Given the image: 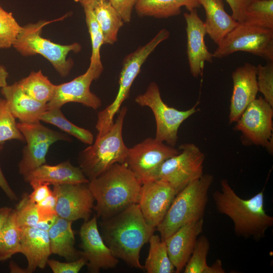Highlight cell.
<instances>
[{
    "instance_id": "8",
    "label": "cell",
    "mask_w": 273,
    "mask_h": 273,
    "mask_svg": "<svg viewBox=\"0 0 273 273\" xmlns=\"http://www.w3.org/2000/svg\"><path fill=\"white\" fill-rule=\"evenodd\" d=\"M217 46L214 58L220 59L237 52H245L273 61V29L238 22Z\"/></svg>"
},
{
    "instance_id": "46",
    "label": "cell",
    "mask_w": 273,
    "mask_h": 273,
    "mask_svg": "<svg viewBox=\"0 0 273 273\" xmlns=\"http://www.w3.org/2000/svg\"><path fill=\"white\" fill-rule=\"evenodd\" d=\"M12 210V209L8 207L0 208V233Z\"/></svg>"
},
{
    "instance_id": "33",
    "label": "cell",
    "mask_w": 273,
    "mask_h": 273,
    "mask_svg": "<svg viewBox=\"0 0 273 273\" xmlns=\"http://www.w3.org/2000/svg\"><path fill=\"white\" fill-rule=\"evenodd\" d=\"M243 22L273 29V0H254L247 8Z\"/></svg>"
},
{
    "instance_id": "19",
    "label": "cell",
    "mask_w": 273,
    "mask_h": 273,
    "mask_svg": "<svg viewBox=\"0 0 273 273\" xmlns=\"http://www.w3.org/2000/svg\"><path fill=\"white\" fill-rule=\"evenodd\" d=\"M232 77L233 89L229 116L230 123L238 121L258 92L257 67L254 65L245 63L233 71Z\"/></svg>"
},
{
    "instance_id": "25",
    "label": "cell",
    "mask_w": 273,
    "mask_h": 273,
    "mask_svg": "<svg viewBox=\"0 0 273 273\" xmlns=\"http://www.w3.org/2000/svg\"><path fill=\"white\" fill-rule=\"evenodd\" d=\"M73 221L58 216L48 231L51 253L73 261L81 257L74 247L75 237L72 229Z\"/></svg>"
},
{
    "instance_id": "34",
    "label": "cell",
    "mask_w": 273,
    "mask_h": 273,
    "mask_svg": "<svg viewBox=\"0 0 273 273\" xmlns=\"http://www.w3.org/2000/svg\"><path fill=\"white\" fill-rule=\"evenodd\" d=\"M13 140L25 142L7 101L0 98V143Z\"/></svg>"
},
{
    "instance_id": "42",
    "label": "cell",
    "mask_w": 273,
    "mask_h": 273,
    "mask_svg": "<svg viewBox=\"0 0 273 273\" xmlns=\"http://www.w3.org/2000/svg\"><path fill=\"white\" fill-rule=\"evenodd\" d=\"M33 191L29 194L31 201L37 203L48 196L52 191L49 187V184L41 182H32L30 183Z\"/></svg>"
},
{
    "instance_id": "2",
    "label": "cell",
    "mask_w": 273,
    "mask_h": 273,
    "mask_svg": "<svg viewBox=\"0 0 273 273\" xmlns=\"http://www.w3.org/2000/svg\"><path fill=\"white\" fill-rule=\"evenodd\" d=\"M264 188L252 197L244 199L223 179L220 181V190L213 193L217 211L232 220L236 236L259 241L273 226V217L264 208Z\"/></svg>"
},
{
    "instance_id": "20",
    "label": "cell",
    "mask_w": 273,
    "mask_h": 273,
    "mask_svg": "<svg viewBox=\"0 0 273 273\" xmlns=\"http://www.w3.org/2000/svg\"><path fill=\"white\" fill-rule=\"evenodd\" d=\"M204 219L185 224L164 241L175 272L183 270L190 259L198 236L202 232Z\"/></svg>"
},
{
    "instance_id": "44",
    "label": "cell",
    "mask_w": 273,
    "mask_h": 273,
    "mask_svg": "<svg viewBox=\"0 0 273 273\" xmlns=\"http://www.w3.org/2000/svg\"><path fill=\"white\" fill-rule=\"evenodd\" d=\"M3 143H0V153L3 148ZM0 188L4 191L5 195L11 201H16L18 197L16 193L9 185L6 179L0 165Z\"/></svg>"
},
{
    "instance_id": "10",
    "label": "cell",
    "mask_w": 273,
    "mask_h": 273,
    "mask_svg": "<svg viewBox=\"0 0 273 273\" xmlns=\"http://www.w3.org/2000/svg\"><path fill=\"white\" fill-rule=\"evenodd\" d=\"M180 152L164 161L153 180L165 181L178 193L190 182L203 174L204 154L195 144L186 143L179 147Z\"/></svg>"
},
{
    "instance_id": "12",
    "label": "cell",
    "mask_w": 273,
    "mask_h": 273,
    "mask_svg": "<svg viewBox=\"0 0 273 273\" xmlns=\"http://www.w3.org/2000/svg\"><path fill=\"white\" fill-rule=\"evenodd\" d=\"M179 152L155 138H147L128 148L125 163L143 184L153 180L163 162Z\"/></svg>"
},
{
    "instance_id": "7",
    "label": "cell",
    "mask_w": 273,
    "mask_h": 273,
    "mask_svg": "<svg viewBox=\"0 0 273 273\" xmlns=\"http://www.w3.org/2000/svg\"><path fill=\"white\" fill-rule=\"evenodd\" d=\"M50 22L44 20L22 26L13 47L24 56L40 55L47 59L62 77L67 76L73 65L71 59H67L70 52L78 53L81 45L74 42L62 45L41 36L42 28Z\"/></svg>"
},
{
    "instance_id": "11",
    "label": "cell",
    "mask_w": 273,
    "mask_h": 273,
    "mask_svg": "<svg viewBox=\"0 0 273 273\" xmlns=\"http://www.w3.org/2000/svg\"><path fill=\"white\" fill-rule=\"evenodd\" d=\"M26 144L18 163V170L23 176L46 163L50 147L58 141L70 142L71 139L64 133L42 125L40 121L34 123H17Z\"/></svg>"
},
{
    "instance_id": "17",
    "label": "cell",
    "mask_w": 273,
    "mask_h": 273,
    "mask_svg": "<svg viewBox=\"0 0 273 273\" xmlns=\"http://www.w3.org/2000/svg\"><path fill=\"white\" fill-rule=\"evenodd\" d=\"M177 193L163 180H152L143 184L138 204L146 222L156 229Z\"/></svg>"
},
{
    "instance_id": "6",
    "label": "cell",
    "mask_w": 273,
    "mask_h": 273,
    "mask_svg": "<svg viewBox=\"0 0 273 273\" xmlns=\"http://www.w3.org/2000/svg\"><path fill=\"white\" fill-rule=\"evenodd\" d=\"M169 35L168 30L161 29L150 41L139 47L123 59L116 98L111 104L98 114L96 124L98 136L104 135L113 125L114 116L119 112L123 102L129 97L131 86L140 72L142 65L157 47L168 39Z\"/></svg>"
},
{
    "instance_id": "23",
    "label": "cell",
    "mask_w": 273,
    "mask_h": 273,
    "mask_svg": "<svg viewBox=\"0 0 273 273\" xmlns=\"http://www.w3.org/2000/svg\"><path fill=\"white\" fill-rule=\"evenodd\" d=\"M23 178L29 184L41 182L53 186L87 184L89 181L80 167L74 166L68 160L54 165L45 163L24 175Z\"/></svg>"
},
{
    "instance_id": "37",
    "label": "cell",
    "mask_w": 273,
    "mask_h": 273,
    "mask_svg": "<svg viewBox=\"0 0 273 273\" xmlns=\"http://www.w3.org/2000/svg\"><path fill=\"white\" fill-rule=\"evenodd\" d=\"M14 210L17 222L20 228L35 227L39 221L37 205L30 201L27 193L23 194Z\"/></svg>"
},
{
    "instance_id": "28",
    "label": "cell",
    "mask_w": 273,
    "mask_h": 273,
    "mask_svg": "<svg viewBox=\"0 0 273 273\" xmlns=\"http://www.w3.org/2000/svg\"><path fill=\"white\" fill-rule=\"evenodd\" d=\"M210 243L205 236L197 239L192 255L184 268L185 273H224L220 260L217 259L211 266L207 263Z\"/></svg>"
},
{
    "instance_id": "32",
    "label": "cell",
    "mask_w": 273,
    "mask_h": 273,
    "mask_svg": "<svg viewBox=\"0 0 273 273\" xmlns=\"http://www.w3.org/2000/svg\"><path fill=\"white\" fill-rule=\"evenodd\" d=\"M40 120L56 126L84 144L90 145L94 142L92 132L70 122L62 113L61 108L48 109L41 115Z\"/></svg>"
},
{
    "instance_id": "48",
    "label": "cell",
    "mask_w": 273,
    "mask_h": 273,
    "mask_svg": "<svg viewBox=\"0 0 273 273\" xmlns=\"http://www.w3.org/2000/svg\"><path fill=\"white\" fill-rule=\"evenodd\" d=\"M8 77V72L6 68L0 65V88L6 86L7 84V78Z\"/></svg>"
},
{
    "instance_id": "41",
    "label": "cell",
    "mask_w": 273,
    "mask_h": 273,
    "mask_svg": "<svg viewBox=\"0 0 273 273\" xmlns=\"http://www.w3.org/2000/svg\"><path fill=\"white\" fill-rule=\"evenodd\" d=\"M36 205L39 219L47 216L57 215L56 211V197L53 191L46 198L36 203Z\"/></svg>"
},
{
    "instance_id": "1",
    "label": "cell",
    "mask_w": 273,
    "mask_h": 273,
    "mask_svg": "<svg viewBox=\"0 0 273 273\" xmlns=\"http://www.w3.org/2000/svg\"><path fill=\"white\" fill-rule=\"evenodd\" d=\"M101 235L114 255L131 267L144 268L140 261L142 247L156 228L145 220L138 203L103 220Z\"/></svg>"
},
{
    "instance_id": "26",
    "label": "cell",
    "mask_w": 273,
    "mask_h": 273,
    "mask_svg": "<svg viewBox=\"0 0 273 273\" xmlns=\"http://www.w3.org/2000/svg\"><path fill=\"white\" fill-rule=\"evenodd\" d=\"M200 6L198 0H139L134 9L140 17L162 19L179 15L183 7L191 11Z\"/></svg>"
},
{
    "instance_id": "40",
    "label": "cell",
    "mask_w": 273,
    "mask_h": 273,
    "mask_svg": "<svg viewBox=\"0 0 273 273\" xmlns=\"http://www.w3.org/2000/svg\"><path fill=\"white\" fill-rule=\"evenodd\" d=\"M119 14L124 23H128L131 14L139 0H108Z\"/></svg>"
},
{
    "instance_id": "49",
    "label": "cell",
    "mask_w": 273,
    "mask_h": 273,
    "mask_svg": "<svg viewBox=\"0 0 273 273\" xmlns=\"http://www.w3.org/2000/svg\"><path fill=\"white\" fill-rule=\"evenodd\" d=\"M9 268L11 272L27 273L26 269L21 268L13 261L10 263Z\"/></svg>"
},
{
    "instance_id": "9",
    "label": "cell",
    "mask_w": 273,
    "mask_h": 273,
    "mask_svg": "<svg viewBox=\"0 0 273 273\" xmlns=\"http://www.w3.org/2000/svg\"><path fill=\"white\" fill-rule=\"evenodd\" d=\"M135 102L141 106L150 108L155 118V139L174 147L178 140V130L181 123L195 114L198 110L195 105L185 111L168 106L162 100L159 86L151 82L145 92L137 96Z\"/></svg>"
},
{
    "instance_id": "39",
    "label": "cell",
    "mask_w": 273,
    "mask_h": 273,
    "mask_svg": "<svg viewBox=\"0 0 273 273\" xmlns=\"http://www.w3.org/2000/svg\"><path fill=\"white\" fill-rule=\"evenodd\" d=\"M86 263L83 257L66 262L49 259L47 261V264L54 273H77Z\"/></svg>"
},
{
    "instance_id": "13",
    "label": "cell",
    "mask_w": 273,
    "mask_h": 273,
    "mask_svg": "<svg viewBox=\"0 0 273 273\" xmlns=\"http://www.w3.org/2000/svg\"><path fill=\"white\" fill-rule=\"evenodd\" d=\"M263 98L253 100L236 122L234 129L248 142L272 153L273 109Z\"/></svg>"
},
{
    "instance_id": "15",
    "label": "cell",
    "mask_w": 273,
    "mask_h": 273,
    "mask_svg": "<svg viewBox=\"0 0 273 273\" xmlns=\"http://www.w3.org/2000/svg\"><path fill=\"white\" fill-rule=\"evenodd\" d=\"M87 184L53 186L58 216L72 221L89 219L95 200Z\"/></svg>"
},
{
    "instance_id": "27",
    "label": "cell",
    "mask_w": 273,
    "mask_h": 273,
    "mask_svg": "<svg viewBox=\"0 0 273 273\" xmlns=\"http://www.w3.org/2000/svg\"><path fill=\"white\" fill-rule=\"evenodd\" d=\"M93 10L103 34L104 44H114L123 25L122 19L108 0L98 4Z\"/></svg>"
},
{
    "instance_id": "31",
    "label": "cell",
    "mask_w": 273,
    "mask_h": 273,
    "mask_svg": "<svg viewBox=\"0 0 273 273\" xmlns=\"http://www.w3.org/2000/svg\"><path fill=\"white\" fill-rule=\"evenodd\" d=\"M21 228L12 209L0 233V261H5L21 251Z\"/></svg>"
},
{
    "instance_id": "29",
    "label": "cell",
    "mask_w": 273,
    "mask_h": 273,
    "mask_svg": "<svg viewBox=\"0 0 273 273\" xmlns=\"http://www.w3.org/2000/svg\"><path fill=\"white\" fill-rule=\"evenodd\" d=\"M149 243L150 247L144 268L148 273H174L175 269L167 252L166 243L160 236L152 235Z\"/></svg>"
},
{
    "instance_id": "30",
    "label": "cell",
    "mask_w": 273,
    "mask_h": 273,
    "mask_svg": "<svg viewBox=\"0 0 273 273\" xmlns=\"http://www.w3.org/2000/svg\"><path fill=\"white\" fill-rule=\"evenodd\" d=\"M23 91L32 99L47 104L52 98L56 85L41 70L32 71L27 77L18 81Z\"/></svg>"
},
{
    "instance_id": "47",
    "label": "cell",
    "mask_w": 273,
    "mask_h": 273,
    "mask_svg": "<svg viewBox=\"0 0 273 273\" xmlns=\"http://www.w3.org/2000/svg\"><path fill=\"white\" fill-rule=\"evenodd\" d=\"M75 2L79 3L83 8H90L93 9L98 4L107 0H74Z\"/></svg>"
},
{
    "instance_id": "21",
    "label": "cell",
    "mask_w": 273,
    "mask_h": 273,
    "mask_svg": "<svg viewBox=\"0 0 273 273\" xmlns=\"http://www.w3.org/2000/svg\"><path fill=\"white\" fill-rule=\"evenodd\" d=\"M21 251L27 260V273L44 268L52 254L48 231L36 227L21 228Z\"/></svg>"
},
{
    "instance_id": "36",
    "label": "cell",
    "mask_w": 273,
    "mask_h": 273,
    "mask_svg": "<svg viewBox=\"0 0 273 273\" xmlns=\"http://www.w3.org/2000/svg\"><path fill=\"white\" fill-rule=\"evenodd\" d=\"M22 28L12 13L5 11L0 5V48L13 47Z\"/></svg>"
},
{
    "instance_id": "3",
    "label": "cell",
    "mask_w": 273,
    "mask_h": 273,
    "mask_svg": "<svg viewBox=\"0 0 273 273\" xmlns=\"http://www.w3.org/2000/svg\"><path fill=\"white\" fill-rule=\"evenodd\" d=\"M142 185L125 163H115L90 180L87 185L96 201L93 209L97 217L109 218L138 203Z\"/></svg>"
},
{
    "instance_id": "4",
    "label": "cell",
    "mask_w": 273,
    "mask_h": 273,
    "mask_svg": "<svg viewBox=\"0 0 273 273\" xmlns=\"http://www.w3.org/2000/svg\"><path fill=\"white\" fill-rule=\"evenodd\" d=\"M213 179L212 175L203 174L176 194L156 228L162 240L165 241L182 226L203 218Z\"/></svg>"
},
{
    "instance_id": "5",
    "label": "cell",
    "mask_w": 273,
    "mask_h": 273,
    "mask_svg": "<svg viewBox=\"0 0 273 273\" xmlns=\"http://www.w3.org/2000/svg\"><path fill=\"white\" fill-rule=\"evenodd\" d=\"M127 111L126 107L120 109L116 120L109 130L104 135L97 136L94 143L79 153V167L89 181L113 164L125 163L128 148L123 140L122 128Z\"/></svg>"
},
{
    "instance_id": "18",
    "label": "cell",
    "mask_w": 273,
    "mask_h": 273,
    "mask_svg": "<svg viewBox=\"0 0 273 273\" xmlns=\"http://www.w3.org/2000/svg\"><path fill=\"white\" fill-rule=\"evenodd\" d=\"M184 16L186 22L187 54L190 70L192 76L197 78L203 73L205 62H213V54L206 46L204 37L207 32L197 9L185 13Z\"/></svg>"
},
{
    "instance_id": "43",
    "label": "cell",
    "mask_w": 273,
    "mask_h": 273,
    "mask_svg": "<svg viewBox=\"0 0 273 273\" xmlns=\"http://www.w3.org/2000/svg\"><path fill=\"white\" fill-rule=\"evenodd\" d=\"M231 9L232 17L238 22H243L246 10L254 0H225Z\"/></svg>"
},
{
    "instance_id": "45",
    "label": "cell",
    "mask_w": 273,
    "mask_h": 273,
    "mask_svg": "<svg viewBox=\"0 0 273 273\" xmlns=\"http://www.w3.org/2000/svg\"><path fill=\"white\" fill-rule=\"evenodd\" d=\"M58 216V215H54L40 218L35 227L48 231L55 222Z\"/></svg>"
},
{
    "instance_id": "35",
    "label": "cell",
    "mask_w": 273,
    "mask_h": 273,
    "mask_svg": "<svg viewBox=\"0 0 273 273\" xmlns=\"http://www.w3.org/2000/svg\"><path fill=\"white\" fill-rule=\"evenodd\" d=\"M83 10L92 43V49L89 65L103 66L100 55L101 48L104 44L102 31L95 18L93 9L83 8Z\"/></svg>"
},
{
    "instance_id": "14",
    "label": "cell",
    "mask_w": 273,
    "mask_h": 273,
    "mask_svg": "<svg viewBox=\"0 0 273 273\" xmlns=\"http://www.w3.org/2000/svg\"><path fill=\"white\" fill-rule=\"evenodd\" d=\"M103 70V66L89 65L84 74L69 82L56 85L53 96L47 103L48 109L61 108L70 102L98 109L102 105L101 100L90 91V86L94 80L100 77Z\"/></svg>"
},
{
    "instance_id": "22",
    "label": "cell",
    "mask_w": 273,
    "mask_h": 273,
    "mask_svg": "<svg viewBox=\"0 0 273 273\" xmlns=\"http://www.w3.org/2000/svg\"><path fill=\"white\" fill-rule=\"evenodd\" d=\"M1 94L7 101L12 114L20 122L40 121L41 115L48 110L47 104L29 97L23 91L18 82L2 88Z\"/></svg>"
},
{
    "instance_id": "24",
    "label": "cell",
    "mask_w": 273,
    "mask_h": 273,
    "mask_svg": "<svg viewBox=\"0 0 273 273\" xmlns=\"http://www.w3.org/2000/svg\"><path fill=\"white\" fill-rule=\"evenodd\" d=\"M205 12L207 34L217 46L238 24L224 10L222 0H198Z\"/></svg>"
},
{
    "instance_id": "38",
    "label": "cell",
    "mask_w": 273,
    "mask_h": 273,
    "mask_svg": "<svg viewBox=\"0 0 273 273\" xmlns=\"http://www.w3.org/2000/svg\"><path fill=\"white\" fill-rule=\"evenodd\" d=\"M256 67L258 92L273 107V61H267L265 65L259 64Z\"/></svg>"
},
{
    "instance_id": "16",
    "label": "cell",
    "mask_w": 273,
    "mask_h": 273,
    "mask_svg": "<svg viewBox=\"0 0 273 273\" xmlns=\"http://www.w3.org/2000/svg\"><path fill=\"white\" fill-rule=\"evenodd\" d=\"M79 235L82 249V251H80V256L86 260L89 272L98 273L101 269L113 268L117 266L118 259L106 244L100 234L96 215L84 221Z\"/></svg>"
}]
</instances>
